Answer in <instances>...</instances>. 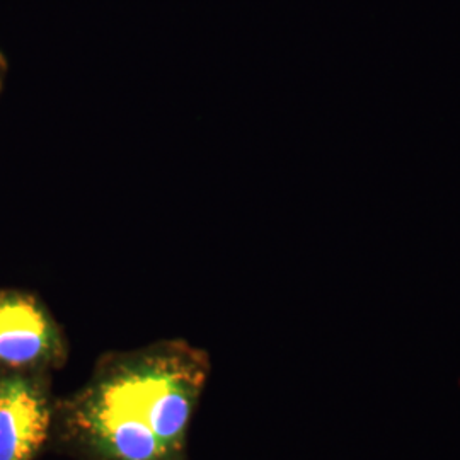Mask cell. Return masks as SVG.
<instances>
[{
	"label": "cell",
	"mask_w": 460,
	"mask_h": 460,
	"mask_svg": "<svg viewBox=\"0 0 460 460\" xmlns=\"http://www.w3.org/2000/svg\"><path fill=\"white\" fill-rule=\"evenodd\" d=\"M104 380L96 393L148 428L171 452L190 423L201 374L184 355H159Z\"/></svg>",
	"instance_id": "6da1fadb"
},
{
	"label": "cell",
	"mask_w": 460,
	"mask_h": 460,
	"mask_svg": "<svg viewBox=\"0 0 460 460\" xmlns=\"http://www.w3.org/2000/svg\"><path fill=\"white\" fill-rule=\"evenodd\" d=\"M60 332L47 305L17 288H0V374L26 376L53 362Z\"/></svg>",
	"instance_id": "7a4b0ae2"
},
{
	"label": "cell",
	"mask_w": 460,
	"mask_h": 460,
	"mask_svg": "<svg viewBox=\"0 0 460 460\" xmlns=\"http://www.w3.org/2000/svg\"><path fill=\"white\" fill-rule=\"evenodd\" d=\"M49 406L28 376H0V460H33L49 438Z\"/></svg>",
	"instance_id": "3957f363"
},
{
	"label": "cell",
	"mask_w": 460,
	"mask_h": 460,
	"mask_svg": "<svg viewBox=\"0 0 460 460\" xmlns=\"http://www.w3.org/2000/svg\"><path fill=\"white\" fill-rule=\"evenodd\" d=\"M5 77H7V62H5V57L0 53V93L4 89Z\"/></svg>",
	"instance_id": "277c9868"
}]
</instances>
